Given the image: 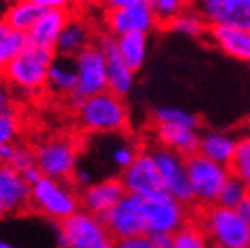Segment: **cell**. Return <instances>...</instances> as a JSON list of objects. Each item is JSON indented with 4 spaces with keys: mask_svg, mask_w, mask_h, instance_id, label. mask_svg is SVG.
Listing matches in <instances>:
<instances>
[{
    "mask_svg": "<svg viewBox=\"0 0 250 248\" xmlns=\"http://www.w3.org/2000/svg\"><path fill=\"white\" fill-rule=\"evenodd\" d=\"M197 225L215 248H250V222L238 209L215 204L204 207Z\"/></svg>",
    "mask_w": 250,
    "mask_h": 248,
    "instance_id": "obj_1",
    "label": "cell"
},
{
    "mask_svg": "<svg viewBox=\"0 0 250 248\" xmlns=\"http://www.w3.org/2000/svg\"><path fill=\"white\" fill-rule=\"evenodd\" d=\"M77 112L78 123L91 133H119L128 126V108L125 100L108 91L82 100Z\"/></svg>",
    "mask_w": 250,
    "mask_h": 248,
    "instance_id": "obj_2",
    "label": "cell"
},
{
    "mask_svg": "<svg viewBox=\"0 0 250 248\" xmlns=\"http://www.w3.org/2000/svg\"><path fill=\"white\" fill-rule=\"evenodd\" d=\"M53 57L55 52L52 48L29 44L0 71V77L7 82V85L18 91L36 92L46 85L48 67Z\"/></svg>",
    "mask_w": 250,
    "mask_h": 248,
    "instance_id": "obj_3",
    "label": "cell"
},
{
    "mask_svg": "<svg viewBox=\"0 0 250 248\" xmlns=\"http://www.w3.org/2000/svg\"><path fill=\"white\" fill-rule=\"evenodd\" d=\"M59 248H114L103 220L83 209L59 222Z\"/></svg>",
    "mask_w": 250,
    "mask_h": 248,
    "instance_id": "obj_4",
    "label": "cell"
},
{
    "mask_svg": "<svg viewBox=\"0 0 250 248\" xmlns=\"http://www.w3.org/2000/svg\"><path fill=\"white\" fill-rule=\"evenodd\" d=\"M30 207L48 218L62 222L80 209V202L77 190L69 183L41 177L30 186Z\"/></svg>",
    "mask_w": 250,
    "mask_h": 248,
    "instance_id": "obj_5",
    "label": "cell"
},
{
    "mask_svg": "<svg viewBox=\"0 0 250 248\" xmlns=\"http://www.w3.org/2000/svg\"><path fill=\"white\" fill-rule=\"evenodd\" d=\"M187 174L193 202L204 207L217 204L222 186L229 179V168L208 160L201 154H192L187 160Z\"/></svg>",
    "mask_w": 250,
    "mask_h": 248,
    "instance_id": "obj_6",
    "label": "cell"
},
{
    "mask_svg": "<svg viewBox=\"0 0 250 248\" xmlns=\"http://www.w3.org/2000/svg\"><path fill=\"white\" fill-rule=\"evenodd\" d=\"M105 23L114 38L126 34H149L156 27L149 0H110L106 4Z\"/></svg>",
    "mask_w": 250,
    "mask_h": 248,
    "instance_id": "obj_7",
    "label": "cell"
},
{
    "mask_svg": "<svg viewBox=\"0 0 250 248\" xmlns=\"http://www.w3.org/2000/svg\"><path fill=\"white\" fill-rule=\"evenodd\" d=\"M36 167L43 177L67 183L78 167V153L71 140L48 139L34 149Z\"/></svg>",
    "mask_w": 250,
    "mask_h": 248,
    "instance_id": "obj_8",
    "label": "cell"
},
{
    "mask_svg": "<svg viewBox=\"0 0 250 248\" xmlns=\"http://www.w3.org/2000/svg\"><path fill=\"white\" fill-rule=\"evenodd\" d=\"M119 179L126 193L140 197L142 201H153L167 195L151 151H140L130 167L119 174Z\"/></svg>",
    "mask_w": 250,
    "mask_h": 248,
    "instance_id": "obj_9",
    "label": "cell"
},
{
    "mask_svg": "<svg viewBox=\"0 0 250 248\" xmlns=\"http://www.w3.org/2000/svg\"><path fill=\"white\" fill-rule=\"evenodd\" d=\"M77 66V92L69 98L75 106L82 100L106 91V59L96 43L89 44L75 57Z\"/></svg>",
    "mask_w": 250,
    "mask_h": 248,
    "instance_id": "obj_10",
    "label": "cell"
},
{
    "mask_svg": "<svg viewBox=\"0 0 250 248\" xmlns=\"http://www.w3.org/2000/svg\"><path fill=\"white\" fill-rule=\"evenodd\" d=\"M146 234H174L190 224L188 206L176 201L170 195L158 197L153 201H144Z\"/></svg>",
    "mask_w": 250,
    "mask_h": 248,
    "instance_id": "obj_11",
    "label": "cell"
},
{
    "mask_svg": "<svg viewBox=\"0 0 250 248\" xmlns=\"http://www.w3.org/2000/svg\"><path fill=\"white\" fill-rule=\"evenodd\" d=\"M101 220L114 243L142 236L146 234L144 201L140 197L126 193Z\"/></svg>",
    "mask_w": 250,
    "mask_h": 248,
    "instance_id": "obj_12",
    "label": "cell"
},
{
    "mask_svg": "<svg viewBox=\"0 0 250 248\" xmlns=\"http://www.w3.org/2000/svg\"><path fill=\"white\" fill-rule=\"evenodd\" d=\"M151 154H153V160L156 163L167 195L187 206L192 204L193 197L192 190H190V183H188L187 162H185L187 158L179 156L178 153L162 147V145L154 147Z\"/></svg>",
    "mask_w": 250,
    "mask_h": 248,
    "instance_id": "obj_13",
    "label": "cell"
},
{
    "mask_svg": "<svg viewBox=\"0 0 250 248\" xmlns=\"http://www.w3.org/2000/svg\"><path fill=\"white\" fill-rule=\"evenodd\" d=\"M197 9L209 27H231L250 32V0H202Z\"/></svg>",
    "mask_w": 250,
    "mask_h": 248,
    "instance_id": "obj_14",
    "label": "cell"
},
{
    "mask_svg": "<svg viewBox=\"0 0 250 248\" xmlns=\"http://www.w3.org/2000/svg\"><path fill=\"white\" fill-rule=\"evenodd\" d=\"M96 44L106 59V91L119 98H126L133 89L135 71L121 61L117 53V41L112 34H101Z\"/></svg>",
    "mask_w": 250,
    "mask_h": 248,
    "instance_id": "obj_15",
    "label": "cell"
},
{
    "mask_svg": "<svg viewBox=\"0 0 250 248\" xmlns=\"http://www.w3.org/2000/svg\"><path fill=\"white\" fill-rule=\"evenodd\" d=\"M125 195L126 191L119 177H103L80 190L78 202H80V209L103 218Z\"/></svg>",
    "mask_w": 250,
    "mask_h": 248,
    "instance_id": "obj_16",
    "label": "cell"
},
{
    "mask_svg": "<svg viewBox=\"0 0 250 248\" xmlns=\"http://www.w3.org/2000/svg\"><path fill=\"white\" fill-rule=\"evenodd\" d=\"M0 204L5 213H21L30 206V185L11 165H0Z\"/></svg>",
    "mask_w": 250,
    "mask_h": 248,
    "instance_id": "obj_17",
    "label": "cell"
},
{
    "mask_svg": "<svg viewBox=\"0 0 250 248\" xmlns=\"http://www.w3.org/2000/svg\"><path fill=\"white\" fill-rule=\"evenodd\" d=\"M156 139L160 145L170 149L179 156L188 158L199 153L201 133L197 128L183 124H156Z\"/></svg>",
    "mask_w": 250,
    "mask_h": 248,
    "instance_id": "obj_18",
    "label": "cell"
},
{
    "mask_svg": "<svg viewBox=\"0 0 250 248\" xmlns=\"http://www.w3.org/2000/svg\"><path fill=\"white\" fill-rule=\"evenodd\" d=\"M89 44H92V32L89 23L80 16L71 15L59 34L53 52L55 55L75 59Z\"/></svg>",
    "mask_w": 250,
    "mask_h": 248,
    "instance_id": "obj_19",
    "label": "cell"
},
{
    "mask_svg": "<svg viewBox=\"0 0 250 248\" xmlns=\"http://www.w3.org/2000/svg\"><path fill=\"white\" fill-rule=\"evenodd\" d=\"M69 11L66 7H52V9H46L41 15V18L36 21L32 29L27 32V39H29V44L34 46H41V48H55L57 43V38L61 30H62L64 23L69 18Z\"/></svg>",
    "mask_w": 250,
    "mask_h": 248,
    "instance_id": "obj_20",
    "label": "cell"
},
{
    "mask_svg": "<svg viewBox=\"0 0 250 248\" xmlns=\"http://www.w3.org/2000/svg\"><path fill=\"white\" fill-rule=\"evenodd\" d=\"M208 36L226 55L250 62V32L231 27H209Z\"/></svg>",
    "mask_w": 250,
    "mask_h": 248,
    "instance_id": "obj_21",
    "label": "cell"
},
{
    "mask_svg": "<svg viewBox=\"0 0 250 248\" xmlns=\"http://www.w3.org/2000/svg\"><path fill=\"white\" fill-rule=\"evenodd\" d=\"M236 142L238 140L227 131H220V129H206L204 133H201V140H199V154L211 162L218 163L227 167L232 160L234 154Z\"/></svg>",
    "mask_w": 250,
    "mask_h": 248,
    "instance_id": "obj_22",
    "label": "cell"
},
{
    "mask_svg": "<svg viewBox=\"0 0 250 248\" xmlns=\"http://www.w3.org/2000/svg\"><path fill=\"white\" fill-rule=\"evenodd\" d=\"M77 66L75 59L55 55L48 67V77H46V85L53 94L67 96L71 98L77 92Z\"/></svg>",
    "mask_w": 250,
    "mask_h": 248,
    "instance_id": "obj_23",
    "label": "cell"
},
{
    "mask_svg": "<svg viewBox=\"0 0 250 248\" xmlns=\"http://www.w3.org/2000/svg\"><path fill=\"white\" fill-rule=\"evenodd\" d=\"M44 11L46 9L43 5H39L38 0H21V2L9 5L2 20L13 30L27 34L36 25V21L41 18Z\"/></svg>",
    "mask_w": 250,
    "mask_h": 248,
    "instance_id": "obj_24",
    "label": "cell"
},
{
    "mask_svg": "<svg viewBox=\"0 0 250 248\" xmlns=\"http://www.w3.org/2000/svg\"><path fill=\"white\" fill-rule=\"evenodd\" d=\"M116 41L117 53L126 66L133 71L144 66L146 57H147V34H126V36L116 38Z\"/></svg>",
    "mask_w": 250,
    "mask_h": 248,
    "instance_id": "obj_25",
    "label": "cell"
},
{
    "mask_svg": "<svg viewBox=\"0 0 250 248\" xmlns=\"http://www.w3.org/2000/svg\"><path fill=\"white\" fill-rule=\"evenodd\" d=\"M29 46L27 34L13 30L5 25L4 20H0V71L9 64L13 59Z\"/></svg>",
    "mask_w": 250,
    "mask_h": 248,
    "instance_id": "obj_26",
    "label": "cell"
},
{
    "mask_svg": "<svg viewBox=\"0 0 250 248\" xmlns=\"http://www.w3.org/2000/svg\"><path fill=\"white\" fill-rule=\"evenodd\" d=\"M165 29L181 34V36H187V38H201L202 34H208L209 25L206 23V20L199 13L197 7H187Z\"/></svg>",
    "mask_w": 250,
    "mask_h": 248,
    "instance_id": "obj_27",
    "label": "cell"
},
{
    "mask_svg": "<svg viewBox=\"0 0 250 248\" xmlns=\"http://www.w3.org/2000/svg\"><path fill=\"white\" fill-rule=\"evenodd\" d=\"M227 168L232 177H236L250 190V137L238 139L234 154Z\"/></svg>",
    "mask_w": 250,
    "mask_h": 248,
    "instance_id": "obj_28",
    "label": "cell"
},
{
    "mask_svg": "<svg viewBox=\"0 0 250 248\" xmlns=\"http://www.w3.org/2000/svg\"><path fill=\"white\" fill-rule=\"evenodd\" d=\"M250 195V190L247 188L241 181H238L236 177L229 176L226 185L222 186L220 193H218L217 204L227 209H240V206L247 201V197Z\"/></svg>",
    "mask_w": 250,
    "mask_h": 248,
    "instance_id": "obj_29",
    "label": "cell"
},
{
    "mask_svg": "<svg viewBox=\"0 0 250 248\" xmlns=\"http://www.w3.org/2000/svg\"><path fill=\"white\" fill-rule=\"evenodd\" d=\"M170 248H211V243L208 241L206 234L197 224H190L172 236Z\"/></svg>",
    "mask_w": 250,
    "mask_h": 248,
    "instance_id": "obj_30",
    "label": "cell"
},
{
    "mask_svg": "<svg viewBox=\"0 0 250 248\" xmlns=\"http://www.w3.org/2000/svg\"><path fill=\"white\" fill-rule=\"evenodd\" d=\"M154 123L156 124H183V126H192L197 128L199 119L197 115L178 106H160L154 110Z\"/></svg>",
    "mask_w": 250,
    "mask_h": 248,
    "instance_id": "obj_31",
    "label": "cell"
},
{
    "mask_svg": "<svg viewBox=\"0 0 250 248\" xmlns=\"http://www.w3.org/2000/svg\"><path fill=\"white\" fill-rule=\"evenodd\" d=\"M149 4L156 25L162 27H167L176 16L187 9V4H183L181 0H149Z\"/></svg>",
    "mask_w": 250,
    "mask_h": 248,
    "instance_id": "obj_32",
    "label": "cell"
},
{
    "mask_svg": "<svg viewBox=\"0 0 250 248\" xmlns=\"http://www.w3.org/2000/svg\"><path fill=\"white\" fill-rule=\"evenodd\" d=\"M137 154H139V151L135 149L133 144H130L128 140H123V142H116L112 145L110 153H108V162L121 174L125 168L130 167L131 162L137 158Z\"/></svg>",
    "mask_w": 250,
    "mask_h": 248,
    "instance_id": "obj_33",
    "label": "cell"
},
{
    "mask_svg": "<svg viewBox=\"0 0 250 248\" xmlns=\"http://www.w3.org/2000/svg\"><path fill=\"white\" fill-rule=\"evenodd\" d=\"M20 133V121L13 110L0 114V145L15 144Z\"/></svg>",
    "mask_w": 250,
    "mask_h": 248,
    "instance_id": "obj_34",
    "label": "cell"
},
{
    "mask_svg": "<svg viewBox=\"0 0 250 248\" xmlns=\"http://www.w3.org/2000/svg\"><path fill=\"white\" fill-rule=\"evenodd\" d=\"M11 167L15 168V170H18L20 174H23V172L34 168L36 167L34 151H30V149H27V147H21V145H16V153H15V158H13Z\"/></svg>",
    "mask_w": 250,
    "mask_h": 248,
    "instance_id": "obj_35",
    "label": "cell"
},
{
    "mask_svg": "<svg viewBox=\"0 0 250 248\" xmlns=\"http://www.w3.org/2000/svg\"><path fill=\"white\" fill-rule=\"evenodd\" d=\"M114 248H160V247L154 245V241L151 239V236L142 234V236H137V238L116 241V243H114Z\"/></svg>",
    "mask_w": 250,
    "mask_h": 248,
    "instance_id": "obj_36",
    "label": "cell"
},
{
    "mask_svg": "<svg viewBox=\"0 0 250 248\" xmlns=\"http://www.w3.org/2000/svg\"><path fill=\"white\" fill-rule=\"evenodd\" d=\"M73 183L80 188V190H83V188H87V186H91L92 183H94V174H92L91 168L87 167H77V170H75V174H73Z\"/></svg>",
    "mask_w": 250,
    "mask_h": 248,
    "instance_id": "obj_37",
    "label": "cell"
},
{
    "mask_svg": "<svg viewBox=\"0 0 250 248\" xmlns=\"http://www.w3.org/2000/svg\"><path fill=\"white\" fill-rule=\"evenodd\" d=\"M11 101H13V92L11 87L7 85V82L0 77V114L9 112L11 110Z\"/></svg>",
    "mask_w": 250,
    "mask_h": 248,
    "instance_id": "obj_38",
    "label": "cell"
},
{
    "mask_svg": "<svg viewBox=\"0 0 250 248\" xmlns=\"http://www.w3.org/2000/svg\"><path fill=\"white\" fill-rule=\"evenodd\" d=\"M16 153V144H4L0 145V165H11Z\"/></svg>",
    "mask_w": 250,
    "mask_h": 248,
    "instance_id": "obj_39",
    "label": "cell"
},
{
    "mask_svg": "<svg viewBox=\"0 0 250 248\" xmlns=\"http://www.w3.org/2000/svg\"><path fill=\"white\" fill-rule=\"evenodd\" d=\"M149 236V234H147ZM151 239L154 241V245L160 248H170V243H172V236L168 234H153Z\"/></svg>",
    "mask_w": 250,
    "mask_h": 248,
    "instance_id": "obj_40",
    "label": "cell"
},
{
    "mask_svg": "<svg viewBox=\"0 0 250 248\" xmlns=\"http://www.w3.org/2000/svg\"><path fill=\"white\" fill-rule=\"evenodd\" d=\"M238 211H240L241 215L245 216V218H247V220H249V222H250V195L247 197V201H245V202H243V204L240 206V209H238Z\"/></svg>",
    "mask_w": 250,
    "mask_h": 248,
    "instance_id": "obj_41",
    "label": "cell"
},
{
    "mask_svg": "<svg viewBox=\"0 0 250 248\" xmlns=\"http://www.w3.org/2000/svg\"><path fill=\"white\" fill-rule=\"evenodd\" d=\"M0 248H18L15 243H11V241H7V239H4L2 236H0Z\"/></svg>",
    "mask_w": 250,
    "mask_h": 248,
    "instance_id": "obj_42",
    "label": "cell"
},
{
    "mask_svg": "<svg viewBox=\"0 0 250 248\" xmlns=\"http://www.w3.org/2000/svg\"><path fill=\"white\" fill-rule=\"evenodd\" d=\"M5 215V211H4V207H2V204H0V218Z\"/></svg>",
    "mask_w": 250,
    "mask_h": 248,
    "instance_id": "obj_43",
    "label": "cell"
},
{
    "mask_svg": "<svg viewBox=\"0 0 250 248\" xmlns=\"http://www.w3.org/2000/svg\"><path fill=\"white\" fill-rule=\"evenodd\" d=\"M211 248H215V247H211Z\"/></svg>",
    "mask_w": 250,
    "mask_h": 248,
    "instance_id": "obj_44",
    "label": "cell"
}]
</instances>
